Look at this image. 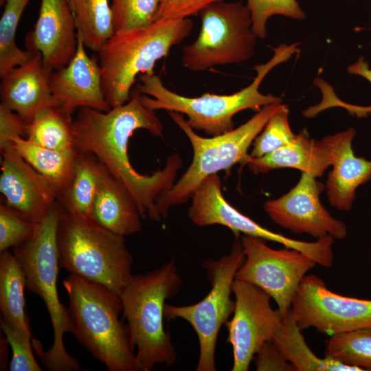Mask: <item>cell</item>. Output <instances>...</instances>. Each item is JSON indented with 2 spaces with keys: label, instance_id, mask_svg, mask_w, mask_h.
I'll use <instances>...</instances> for the list:
<instances>
[{
  "label": "cell",
  "instance_id": "1",
  "mask_svg": "<svg viewBox=\"0 0 371 371\" xmlns=\"http://www.w3.org/2000/svg\"><path fill=\"white\" fill-rule=\"evenodd\" d=\"M136 88L125 104L106 112L80 108L73 128L75 148L94 155L132 194L142 218L159 221L156 200L175 183L182 160L178 153L170 155L162 170L151 175H142L132 166L128 144L133 133L147 130L155 137L163 136L164 126L155 112L142 101Z\"/></svg>",
  "mask_w": 371,
  "mask_h": 371
},
{
  "label": "cell",
  "instance_id": "2",
  "mask_svg": "<svg viewBox=\"0 0 371 371\" xmlns=\"http://www.w3.org/2000/svg\"><path fill=\"white\" fill-rule=\"evenodd\" d=\"M273 50V55L269 61L254 67L257 75L253 82L232 94L206 93L199 97L181 95L166 88L160 77L155 74L139 75L137 89L142 93L143 104L150 110L185 114L188 124L194 130L203 131L212 137L220 135L234 129L233 117L237 113L247 109L260 111L261 107L282 103L280 97L260 93V85L273 67L286 62L299 52L298 43H283Z\"/></svg>",
  "mask_w": 371,
  "mask_h": 371
},
{
  "label": "cell",
  "instance_id": "3",
  "mask_svg": "<svg viewBox=\"0 0 371 371\" xmlns=\"http://www.w3.org/2000/svg\"><path fill=\"white\" fill-rule=\"evenodd\" d=\"M68 295L71 333L109 371H139L120 294L106 286L70 274L63 282Z\"/></svg>",
  "mask_w": 371,
  "mask_h": 371
},
{
  "label": "cell",
  "instance_id": "4",
  "mask_svg": "<svg viewBox=\"0 0 371 371\" xmlns=\"http://www.w3.org/2000/svg\"><path fill=\"white\" fill-rule=\"evenodd\" d=\"M190 18L156 20L148 25L115 32L98 54L102 85L111 108L131 98V88L141 74H153L155 63L169 54L192 32Z\"/></svg>",
  "mask_w": 371,
  "mask_h": 371
},
{
  "label": "cell",
  "instance_id": "5",
  "mask_svg": "<svg viewBox=\"0 0 371 371\" xmlns=\"http://www.w3.org/2000/svg\"><path fill=\"white\" fill-rule=\"evenodd\" d=\"M181 284L175 263L170 261L147 273L133 274L120 293L139 371H149L156 364L170 366L177 359L164 319L165 302Z\"/></svg>",
  "mask_w": 371,
  "mask_h": 371
},
{
  "label": "cell",
  "instance_id": "6",
  "mask_svg": "<svg viewBox=\"0 0 371 371\" xmlns=\"http://www.w3.org/2000/svg\"><path fill=\"white\" fill-rule=\"evenodd\" d=\"M60 214L56 201L36 223L32 238L15 247L14 254L23 268L26 288L41 297L50 317L53 343L40 355L43 363L51 371H71L80 370V366L64 344V335L71 333L72 322L69 308L59 299L57 286L60 267L57 229Z\"/></svg>",
  "mask_w": 371,
  "mask_h": 371
},
{
  "label": "cell",
  "instance_id": "7",
  "mask_svg": "<svg viewBox=\"0 0 371 371\" xmlns=\"http://www.w3.org/2000/svg\"><path fill=\"white\" fill-rule=\"evenodd\" d=\"M57 245L60 268L118 294L133 275V256L124 236L92 218L73 216L61 210Z\"/></svg>",
  "mask_w": 371,
  "mask_h": 371
},
{
  "label": "cell",
  "instance_id": "8",
  "mask_svg": "<svg viewBox=\"0 0 371 371\" xmlns=\"http://www.w3.org/2000/svg\"><path fill=\"white\" fill-rule=\"evenodd\" d=\"M284 104H271L262 108L247 122L224 134L203 137L194 132L183 114L168 111L171 120L186 135L193 149L192 164L172 187L161 194L156 206L165 217L174 205L186 203L207 177L221 170L229 171L236 164H246L251 157L248 149L269 119Z\"/></svg>",
  "mask_w": 371,
  "mask_h": 371
},
{
  "label": "cell",
  "instance_id": "9",
  "mask_svg": "<svg viewBox=\"0 0 371 371\" xmlns=\"http://www.w3.org/2000/svg\"><path fill=\"white\" fill-rule=\"evenodd\" d=\"M201 27L196 39L182 49V65L203 71L218 65L250 59L258 36L247 5L240 1L213 3L199 13Z\"/></svg>",
  "mask_w": 371,
  "mask_h": 371
},
{
  "label": "cell",
  "instance_id": "10",
  "mask_svg": "<svg viewBox=\"0 0 371 371\" xmlns=\"http://www.w3.org/2000/svg\"><path fill=\"white\" fill-rule=\"evenodd\" d=\"M244 260L241 242L236 239L229 254L218 260H207L203 263L212 286L203 300L187 306L165 305L164 316L167 321L177 318L186 320L198 337L199 357L196 371L216 370L215 349L218 333L234 312L232 285Z\"/></svg>",
  "mask_w": 371,
  "mask_h": 371
},
{
  "label": "cell",
  "instance_id": "11",
  "mask_svg": "<svg viewBox=\"0 0 371 371\" xmlns=\"http://www.w3.org/2000/svg\"><path fill=\"white\" fill-rule=\"evenodd\" d=\"M265 241L247 235L241 237L245 260L235 279L265 291L275 300L283 318L291 308L302 280L317 262L295 249H271Z\"/></svg>",
  "mask_w": 371,
  "mask_h": 371
},
{
  "label": "cell",
  "instance_id": "12",
  "mask_svg": "<svg viewBox=\"0 0 371 371\" xmlns=\"http://www.w3.org/2000/svg\"><path fill=\"white\" fill-rule=\"evenodd\" d=\"M290 309L301 330L314 328L331 335L371 327L370 300L333 293L315 274L303 278Z\"/></svg>",
  "mask_w": 371,
  "mask_h": 371
},
{
  "label": "cell",
  "instance_id": "13",
  "mask_svg": "<svg viewBox=\"0 0 371 371\" xmlns=\"http://www.w3.org/2000/svg\"><path fill=\"white\" fill-rule=\"evenodd\" d=\"M191 199L188 216L198 226L220 225L229 228L236 239L243 234L276 242L308 255L317 264L324 263L328 257L330 245L326 238L306 242L288 238L262 227L232 206L222 194L221 181L217 173L203 179Z\"/></svg>",
  "mask_w": 371,
  "mask_h": 371
},
{
  "label": "cell",
  "instance_id": "14",
  "mask_svg": "<svg viewBox=\"0 0 371 371\" xmlns=\"http://www.w3.org/2000/svg\"><path fill=\"white\" fill-rule=\"evenodd\" d=\"M232 292L233 317L225 323L233 351L232 370L247 371L260 348L272 340L282 318L271 307V297L258 286L235 279Z\"/></svg>",
  "mask_w": 371,
  "mask_h": 371
},
{
  "label": "cell",
  "instance_id": "15",
  "mask_svg": "<svg viewBox=\"0 0 371 371\" xmlns=\"http://www.w3.org/2000/svg\"><path fill=\"white\" fill-rule=\"evenodd\" d=\"M324 189L316 177L302 172L297 183L287 193L265 203V210L276 224L294 234L343 239L347 236V227L321 203L319 195Z\"/></svg>",
  "mask_w": 371,
  "mask_h": 371
},
{
  "label": "cell",
  "instance_id": "16",
  "mask_svg": "<svg viewBox=\"0 0 371 371\" xmlns=\"http://www.w3.org/2000/svg\"><path fill=\"white\" fill-rule=\"evenodd\" d=\"M1 154L0 192L4 202L32 223L38 222L56 201L58 192L13 148Z\"/></svg>",
  "mask_w": 371,
  "mask_h": 371
},
{
  "label": "cell",
  "instance_id": "17",
  "mask_svg": "<svg viewBox=\"0 0 371 371\" xmlns=\"http://www.w3.org/2000/svg\"><path fill=\"white\" fill-rule=\"evenodd\" d=\"M85 47L78 36L73 58L65 67L54 70L50 76L51 91L60 108L69 115L83 107L103 112L111 109L102 88L98 56H89Z\"/></svg>",
  "mask_w": 371,
  "mask_h": 371
},
{
  "label": "cell",
  "instance_id": "18",
  "mask_svg": "<svg viewBox=\"0 0 371 371\" xmlns=\"http://www.w3.org/2000/svg\"><path fill=\"white\" fill-rule=\"evenodd\" d=\"M25 46L40 52L53 70L70 62L77 50L78 36L69 0H41L38 17L26 36Z\"/></svg>",
  "mask_w": 371,
  "mask_h": 371
},
{
  "label": "cell",
  "instance_id": "19",
  "mask_svg": "<svg viewBox=\"0 0 371 371\" xmlns=\"http://www.w3.org/2000/svg\"><path fill=\"white\" fill-rule=\"evenodd\" d=\"M31 52L33 55L27 62L1 77V104L19 115L25 124L41 109L60 107L49 86L54 70L40 52Z\"/></svg>",
  "mask_w": 371,
  "mask_h": 371
},
{
  "label": "cell",
  "instance_id": "20",
  "mask_svg": "<svg viewBox=\"0 0 371 371\" xmlns=\"http://www.w3.org/2000/svg\"><path fill=\"white\" fill-rule=\"evenodd\" d=\"M356 130L351 127L324 137L333 157V169L326 180L330 203L339 210L352 207L356 190L371 179V161L355 155L352 147Z\"/></svg>",
  "mask_w": 371,
  "mask_h": 371
},
{
  "label": "cell",
  "instance_id": "21",
  "mask_svg": "<svg viewBox=\"0 0 371 371\" xmlns=\"http://www.w3.org/2000/svg\"><path fill=\"white\" fill-rule=\"evenodd\" d=\"M332 164L333 157L325 138L311 139L306 130L301 131L289 144L261 157L251 156L246 162L254 174L291 168L316 178L322 177Z\"/></svg>",
  "mask_w": 371,
  "mask_h": 371
},
{
  "label": "cell",
  "instance_id": "22",
  "mask_svg": "<svg viewBox=\"0 0 371 371\" xmlns=\"http://www.w3.org/2000/svg\"><path fill=\"white\" fill-rule=\"evenodd\" d=\"M91 216L100 226L124 237L142 228V216L132 194L110 173L98 189Z\"/></svg>",
  "mask_w": 371,
  "mask_h": 371
},
{
  "label": "cell",
  "instance_id": "23",
  "mask_svg": "<svg viewBox=\"0 0 371 371\" xmlns=\"http://www.w3.org/2000/svg\"><path fill=\"white\" fill-rule=\"evenodd\" d=\"M109 173L94 155L77 150L70 179L56 199L61 210L73 216L92 218L95 197Z\"/></svg>",
  "mask_w": 371,
  "mask_h": 371
},
{
  "label": "cell",
  "instance_id": "24",
  "mask_svg": "<svg viewBox=\"0 0 371 371\" xmlns=\"http://www.w3.org/2000/svg\"><path fill=\"white\" fill-rule=\"evenodd\" d=\"M271 341L297 371H362L357 367L316 356L307 345L291 309L282 319Z\"/></svg>",
  "mask_w": 371,
  "mask_h": 371
},
{
  "label": "cell",
  "instance_id": "25",
  "mask_svg": "<svg viewBox=\"0 0 371 371\" xmlns=\"http://www.w3.org/2000/svg\"><path fill=\"white\" fill-rule=\"evenodd\" d=\"M26 281L23 268L14 254H0V310L10 325L32 337L25 314Z\"/></svg>",
  "mask_w": 371,
  "mask_h": 371
},
{
  "label": "cell",
  "instance_id": "26",
  "mask_svg": "<svg viewBox=\"0 0 371 371\" xmlns=\"http://www.w3.org/2000/svg\"><path fill=\"white\" fill-rule=\"evenodd\" d=\"M12 146L27 164L54 185L58 194L65 188L73 171L77 154L76 148L50 149L23 136L14 137Z\"/></svg>",
  "mask_w": 371,
  "mask_h": 371
},
{
  "label": "cell",
  "instance_id": "27",
  "mask_svg": "<svg viewBox=\"0 0 371 371\" xmlns=\"http://www.w3.org/2000/svg\"><path fill=\"white\" fill-rule=\"evenodd\" d=\"M77 29L85 47L98 53L114 34L109 0H69Z\"/></svg>",
  "mask_w": 371,
  "mask_h": 371
},
{
  "label": "cell",
  "instance_id": "28",
  "mask_svg": "<svg viewBox=\"0 0 371 371\" xmlns=\"http://www.w3.org/2000/svg\"><path fill=\"white\" fill-rule=\"evenodd\" d=\"M26 138L45 148L54 150L75 148L71 115L60 107L39 110L25 125Z\"/></svg>",
  "mask_w": 371,
  "mask_h": 371
},
{
  "label": "cell",
  "instance_id": "29",
  "mask_svg": "<svg viewBox=\"0 0 371 371\" xmlns=\"http://www.w3.org/2000/svg\"><path fill=\"white\" fill-rule=\"evenodd\" d=\"M325 357L371 371V327L330 335Z\"/></svg>",
  "mask_w": 371,
  "mask_h": 371
},
{
  "label": "cell",
  "instance_id": "30",
  "mask_svg": "<svg viewBox=\"0 0 371 371\" xmlns=\"http://www.w3.org/2000/svg\"><path fill=\"white\" fill-rule=\"evenodd\" d=\"M30 0H6L0 19V76L27 62L33 52L21 49L16 32L23 11Z\"/></svg>",
  "mask_w": 371,
  "mask_h": 371
},
{
  "label": "cell",
  "instance_id": "31",
  "mask_svg": "<svg viewBox=\"0 0 371 371\" xmlns=\"http://www.w3.org/2000/svg\"><path fill=\"white\" fill-rule=\"evenodd\" d=\"M160 1L161 0H111L114 32L139 28L153 23Z\"/></svg>",
  "mask_w": 371,
  "mask_h": 371
},
{
  "label": "cell",
  "instance_id": "32",
  "mask_svg": "<svg viewBox=\"0 0 371 371\" xmlns=\"http://www.w3.org/2000/svg\"><path fill=\"white\" fill-rule=\"evenodd\" d=\"M289 107L284 104L267 122L253 143L251 156L261 157L282 147L292 141L296 135L292 131L289 121Z\"/></svg>",
  "mask_w": 371,
  "mask_h": 371
},
{
  "label": "cell",
  "instance_id": "33",
  "mask_svg": "<svg viewBox=\"0 0 371 371\" xmlns=\"http://www.w3.org/2000/svg\"><path fill=\"white\" fill-rule=\"evenodd\" d=\"M252 20V30L258 38L267 36V22L273 15L302 20L306 14L297 0H246Z\"/></svg>",
  "mask_w": 371,
  "mask_h": 371
},
{
  "label": "cell",
  "instance_id": "34",
  "mask_svg": "<svg viewBox=\"0 0 371 371\" xmlns=\"http://www.w3.org/2000/svg\"><path fill=\"white\" fill-rule=\"evenodd\" d=\"M36 223L26 219L18 211L0 203V252L16 247L32 238Z\"/></svg>",
  "mask_w": 371,
  "mask_h": 371
},
{
  "label": "cell",
  "instance_id": "35",
  "mask_svg": "<svg viewBox=\"0 0 371 371\" xmlns=\"http://www.w3.org/2000/svg\"><path fill=\"white\" fill-rule=\"evenodd\" d=\"M0 326L6 341L12 350V358L9 363L10 371H41L43 369L37 363L32 348L36 340L10 325L3 319Z\"/></svg>",
  "mask_w": 371,
  "mask_h": 371
},
{
  "label": "cell",
  "instance_id": "36",
  "mask_svg": "<svg viewBox=\"0 0 371 371\" xmlns=\"http://www.w3.org/2000/svg\"><path fill=\"white\" fill-rule=\"evenodd\" d=\"M223 0H161L155 20H178L199 14L207 5Z\"/></svg>",
  "mask_w": 371,
  "mask_h": 371
},
{
  "label": "cell",
  "instance_id": "37",
  "mask_svg": "<svg viewBox=\"0 0 371 371\" xmlns=\"http://www.w3.org/2000/svg\"><path fill=\"white\" fill-rule=\"evenodd\" d=\"M253 360L258 371H297L271 341L262 345Z\"/></svg>",
  "mask_w": 371,
  "mask_h": 371
},
{
  "label": "cell",
  "instance_id": "38",
  "mask_svg": "<svg viewBox=\"0 0 371 371\" xmlns=\"http://www.w3.org/2000/svg\"><path fill=\"white\" fill-rule=\"evenodd\" d=\"M25 122L16 113L0 104V152L12 146V139L25 135Z\"/></svg>",
  "mask_w": 371,
  "mask_h": 371
},
{
  "label": "cell",
  "instance_id": "39",
  "mask_svg": "<svg viewBox=\"0 0 371 371\" xmlns=\"http://www.w3.org/2000/svg\"><path fill=\"white\" fill-rule=\"evenodd\" d=\"M347 71L350 74L360 76L371 83V68L363 56H360L357 60L347 67ZM339 106L346 109L350 115L358 117H367L371 113V105L359 106L351 104L341 100Z\"/></svg>",
  "mask_w": 371,
  "mask_h": 371
}]
</instances>
